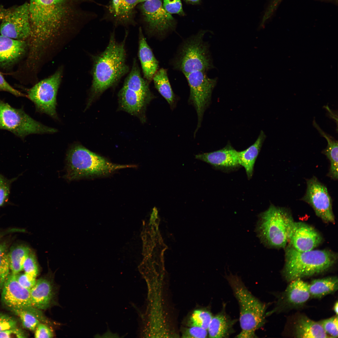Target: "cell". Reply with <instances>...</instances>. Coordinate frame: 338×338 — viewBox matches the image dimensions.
Instances as JSON below:
<instances>
[{
    "label": "cell",
    "instance_id": "obj_1",
    "mask_svg": "<svg viewBox=\"0 0 338 338\" xmlns=\"http://www.w3.org/2000/svg\"><path fill=\"white\" fill-rule=\"evenodd\" d=\"M94 0H29L30 56L38 58L51 40L95 18L84 4Z\"/></svg>",
    "mask_w": 338,
    "mask_h": 338
},
{
    "label": "cell",
    "instance_id": "obj_2",
    "mask_svg": "<svg viewBox=\"0 0 338 338\" xmlns=\"http://www.w3.org/2000/svg\"><path fill=\"white\" fill-rule=\"evenodd\" d=\"M128 32L121 42L116 40L114 31L110 34L108 44L102 52L92 56V96L100 94L112 87L129 71L126 63L125 44Z\"/></svg>",
    "mask_w": 338,
    "mask_h": 338
},
{
    "label": "cell",
    "instance_id": "obj_3",
    "mask_svg": "<svg viewBox=\"0 0 338 338\" xmlns=\"http://www.w3.org/2000/svg\"><path fill=\"white\" fill-rule=\"evenodd\" d=\"M337 258L335 253L330 250L300 252L289 245L285 250L283 274L289 282L312 276L328 270L335 264Z\"/></svg>",
    "mask_w": 338,
    "mask_h": 338
},
{
    "label": "cell",
    "instance_id": "obj_4",
    "mask_svg": "<svg viewBox=\"0 0 338 338\" xmlns=\"http://www.w3.org/2000/svg\"><path fill=\"white\" fill-rule=\"evenodd\" d=\"M226 278L239 306L242 331L236 337H257L256 330L265 322L266 305L252 294L237 275L230 274Z\"/></svg>",
    "mask_w": 338,
    "mask_h": 338
},
{
    "label": "cell",
    "instance_id": "obj_5",
    "mask_svg": "<svg viewBox=\"0 0 338 338\" xmlns=\"http://www.w3.org/2000/svg\"><path fill=\"white\" fill-rule=\"evenodd\" d=\"M294 222L287 209L271 204L259 215L256 231L266 246L284 248L288 243Z\"/></svg>",
    "mask_w": 338,
    "mask_h": 338
},
{
    "label": "cell",
    "instance_id": "obj_6",
    "mask_svg": "<svg viewBox=\"0 0 338 338\" xmlns=\"http://www.w3.org/2000/svg\"><path fill=\"white\" fill-rule=\"evenodd\" d=\"M66 178L69 180L96 176L105 175L132 165L114 164L79 144H75L66 156Z\"/></svg>",
    "mask_w": 338,
    "mask_h": 338
},
{
    "label": "cell",
    "instance_id": "obj_7",
    "mask_svg": "<svg viewBox=\"0 0 338 338\" xmlns=\"http://www.w3.org/2000/svg\"><path fill=\"white\" fill-rule=\"evenodd\" d=\"M207 31L201 30L181 44L172 61L174 69L185 75L196 71L207 72L214 68L209 45L203 40Z\"/></svg>",
    "mask_w": 338,
    "mask_h": 338
},
{
    "label": "cell",
    "instance_id": "obj_8",
    "mask_svg": "<svg viewBox=\"0 0 338 338\" xmlns=\"http://www.w3.org/2000/svg\"><path fill=\"white\" fill-rule=\"evenodd\" d=\"M149 82L142 77L136 58L125 79L118 96L121 108L133 115L141 113L152 98Z\"/></svg>",
    "mask_w": 338,
    "mask_h": 338
},
{
    "label": "cell",
    "instance_id": "obj_9",
    "mask_svg": "<svg viewBox=\"0 0 338 338\" xmlns=\"http://www.w3.org/2000/svg\"><path fill=\"white\" fill-rule=\"evenodd\" d=\"M0 130L8 131L24 138L33 134L53 133L56 129L36 121L22 109L14 108L0 99Z\"/></svg>",
    "mask_w": 338,
    "mask_h": 338
},
{
    "label": "cell",
    "instance_id": "obj_10",
    "mask_svg": "<svg viewBox=\"0 0 338 338\" xmlns=\"http://www.w3.org/2000/svg\"><path fill=\"white\" fill-rule=\"evenodd\" d=\"M62 78L61 70L35 84L28 91V98L40 112L57 118L56 96Z\"/></svg>",
    "mask_w": 338,
    "mask_h": 338
},
{
    "label": "cell",
    "instance_id": "obj_11",
    "mask_svg": "<svg viewBox=\"0 0 338 338\" xmlns=\"http://www.w3.org/2000/svg\"><path fill=\"white\" fill-rule=\"evenodd\" d=\"M206 73L196 71L184 75L190 89L189 100L195 107L197 115V125L195 134L200 126L204 113L217 81V78H210Z\"/></svg>",
    "mask_w": 338,
    "mask_h": 338
},
{
    "label": "cell",
    "instance_id": "obj_12",
    "mask_svg": "<svg viewBox=\"0 0 338 338\" xmlns=\"http://www.w3.org/2000/svg\"><path fill=\"white\" fill-rule=\"evenodd\" d=\"M141 3L139 8L149 35L162 36L174 29L175 21L164 9L161 0H148Z\"/></svg>",
    "mask_w": 338,
    "mask_h": 338
},
{
    "label": "cell",
    "instance_id": "obj_13",
    "mask_svg": "<svg viewBox=\"0 0 338 338\" xmlns=\"http://www.w3.org/2000/svg\"><path fill=\"white\" fill-rule=\"evenodd\" d=\"M31 32L28 3L9 9L3 8L0 25L1 35L24 40L30 37Z\"/></svg>",
    "mask_w": 338,
    "mask_h": 338
},
{
    "label": "cell",
    "instance_id": "obj_14",
    "mask_svg": "<svg viewBox=\"0 0 338 338\" xmlns=\"http://www.w3.org/2000/svg\"><path fill=\"white\" fill-rule=\"evenodd\" d=\"M306 183V193L301 200L308 203L323 221L334 223L332 201L326 187L315 176L307 180Z\"/></svg>",
    "mask_w": 338,
    "mask_h": 338
},
{
    "label": "cell",
    "instance_id": "obj_15",
    "mask_svg": "<svg viewBox=\"0 0 338 338\" xmlns=\"http://www.w3.org/2000/svg\"><path fill=\"white\" fill-rule=\"evenodd\" d=\"M1 292V299L3 303L11 310H31L34 307L31 304L30 290L19 284L17 279L16 274L11 273L9 274Z\"/></svg>",
    "mask_w": 338,
    "mask_h": 338
},
{
    "label": "cell",
    "instance_id": "obj_16",
    "mask_svg": "<svg viewBox=\"0 0 338 338\" xmlns=\"http://www.w3.org/2000/svg\"><path fill=\"white\" fill-rule=\"evenodd\" d=\"M322 238L316 230L301 222H294L288 243L300 252L311 250L321 243Z\"/></svg>",
    "mask_w": 338,
    "mask_h": 338
},
{
    "label": "cell",
    "instance_id": "obj_17",
    "mask_svg": "<svg viewBox=\"0 0 338 338\" xmlns=\"http://www.w3.org/2000/svg\"><path fill=\"white\" fill-rule=\"evenodd\" d=\"M195 158L210 164L216 168L223 170H233L240 166L238 151L230 145L218 150L196 155Z\"/></svg>",
    "mask_w": 338,
    "mask_h": 338
},
{
    "label": "cell",
    "instance_id": "obj_18",
    "mask_svg": "<svg viewBox=\"0 0 338 338\" xmlns=\"http://www.w3.org/2000/svg\"><path fill=\"white\" fill-rule=\"evenodd\" d=\"M138 56L144 78L149 83L158 69L159 63L147 44L141 27L139 28Z\"/></svg>",
    "mask_w": 338,
    "mask_h": 338
},
{
    "label": "cell",
    "instance_id": "obj_19",
    "mask_svg": "<svg viewBox=\"0 0 338 338\" xmlns=\"http://www.w3.org/2000/svg\"><path fill=\"white\" fill-rule=\"evenodd\" d=\"M27 47L24 40H18L0 35V66L12 64L24 54Z\"/></svg>",
    "mask_w": 338,
    "mask_h": 338
},
{
    "label": "cell",
    "instance_id": "obj_20",
    "mask_svg": "<svg viewBox=\"0 0 338 338\" xmlns=\"http://www.w3.org/2000/svg\"><path fill=\"white\" fill-rule=\"evenodd\" d=\"M290 282L283 294L282 301L290 307L303 305L310 296L309 284L301 278L296 279Z\"/></svg>",
    "mask_w": 338,
    "mask_h": 338
},
{
    "label": "cell",
    "instance_id": "obj_21",
    "mask_svg": "<svg viewBox=\"0 0 338 338\" xmlns=\"http://www.w3.org/2000/svg\"><path fill=\"white\" fill-rule=\"evenodd\" d=\"M30 295L33 306L40 310L48 308L54 296L53 286L50 281L45 278L38 279L30 290Z\"/></svg>",
    "mask_w": 338,
    "mask_h": 338
},
{
    "label": "cell",
    "instance_id": "obj_22",
    "mask_svg": "<svg viewBox=\"0 0 338 338\" xmlns=\"http://www.w3.org/2000/svg\"><path fill=\"white\" fill-rule=\"evenodd\" d=\"M265 137V135L261 131L253 145L245 150L238 151L239 163L245 168L248 179L253 175L254 163Z\"/></svg>",
    "mask_w": 338,
    "mask_h": 338
},
{
    "label": "cell",
    "instance_id": "obj_23",
    "mask_svg": "<svg viewBox=\"0 0 338 338\" xmlns=\"http://www.w3.org/2000/svg\"><path fill=\"white\" fill-rule=\"evenodd\" d=\"M235 321L222 310L213 316L207 329L209 337H228L233 332V326Z\"/></svg>",
    "mask_w": 338,
    "mask_h": 338
},
{
    "label": "cell",
    "instance_id": "obj_24",
    "mask_svg": "<svg viewBox=\"0 0 338 338\" xmlns=\"http://www.w3.org/2000/svg\"><path fill=\"white\" fill-rule=\"evenodd\" d=\"M294 334L298 338H329L319 322L305 316H301L296 321Z\"/></svg>",
    "mask_w": 338,
    "mask_h": 338
},
{
    "label": "cell",
    "instance_id": "obj_25",
    "mask_svg": "<svg viewBox=\"0 0 338 338\" xmlns=\"http://www.w3.org/2000/svg\"><path fill=\"white\" fill-rule=\"evenodd\" d=\"M140 0H120L116 12L113 17L115 26L135 25V8Z\"/></svg>",
    "mask_w": 338,
    "mask_h": 338
},
{
    "label": "cell",
    "instance_id": "obj_26",
    "mask_svg": "<svg viewBox=\"0 0 338 338\" xmlns=\"http://www.w3.org/2000/svg\"><path fill=\"white\" fill-rule=\"evenodd\" d=\"M309 286L310 296L321 298L337 290L338 278L334 276L315 279L309 284Z\"/></svg>",
    "mask_w": 338,
    "mask_h": 338
},
{
    "label": "cell",
    "instance_id": "obj_27",
    "mask_svg": "<svg viewBox=\"0 0 338 338\" xmlns=\"http://www.w3.org/2000/svg\"><path fill=\"white\" fill-rule=\"evenodd\" d=\"M155 88L171 107L175 102V96L169 81L166 69L161 68L156 72L152 79Z\"/></svg>",
    "mask_w": 338,
    "mask_h": 338
},
{
    "label": "cell",
    "instance_id": "obj_28",
    "mask_svg": "<svg viewBox=\"0 0 338 338\" xmlns=\"http://www.w3.org/2000/svg\"><path fill=\"white\" fill-rule=\"evenodd\" d=\"M31 251L27 245L19 244L12 246L8 251L10 270L16 274L23 270L24 259Z\"/></svg>",
    "mask_w": 338,
    "mask_h": 338
},
{
    "label": "cell",
    "instance_id": "obj_29",
    "mask_svg": "<svg viewBox=\"0 0 338 338\" xmlns=\"http://www.w3.org/2000/svg\"><path fill=\"white\" fill-rule=\"evenodd\" d=\"M212 317L211 313L208 310H196L191 315L188 324L190 326H197L207 330Z\"/></svg>",
    "mask_w": 338,
    "mask_h": 338
},
{
    "label": "cell",
    "instance_id": "obj_30",
    "mask_svg": "<svg viewBox=\"0 0 338 338\" xmlns=\"http://www.w3.org/2000/svg\"><path fill=\"white\" fill-rule=\"evenodd\" d=\"M322 153L329 160L330 166L328 176L332 179H338V145L326 147Z\"/></svg>",
    "mask_w": 338,
    "mask_h": 338
},
{
    "label": "cell",
    "instance_id": "obj_31",
    "mask_svg": "<svg viewBox=\"0 0 338 338\" xmlns=\"http://www.w3.org/2000/svg\"><path fill=\"white\" fill-rule=\"evenodd\" d=\"M12 310L20 318L23 326L25 328L34 330L38 325L40 320L32 313L24 309H14Z\"/></svg>",
    "mask_w": 338,
    "mask_h": 338
},
{
    "label": "cell",
    "instance_id": "obj_32",
    "mask_svg": "<svg viewBox=\"0 0 338 338\" xmlns=\"http://www.w3.org/2000/svg\"><path fill=\"white\" fill-rule=\"evenodd\" d=\"M17 177L8 179L0 174V207L8 203L12 184Z\"/></svg>",
    "mask_w": 338,
    "mask_h": 338
},
{
    "label": "cell",
    "instance_id": "obj_33",
    "mask_svg": "<svg viewBox=\"0 0 338 338\" xmlns=\"http://www.w3.org/2000/svg\"><path fill=\"white\" fill-rule=\"evenodd\" d=\"M23 270L24 273L34 278H36L38 273V267L35 256L31 251L24 261Z\"/></svg>",
    "mask_w": 338,
    "mask_h": 338
},
{
    "label": "cell",
    "instance_id": "obj_34",
    "mask_svg": "<svg viewBox=\"0 0 338 338\" xmlns=\"http://www.w3.org/2000/svg\"><path fill=\"white\" fill-rule=\"evenodd\" d=\"M319 322L328 336L329 335L331 338L338 337L337 315L323 320Z\"/></svg>",
    "mask_w": 338,
    "mask_h": 338
},
{
    "label": "cell",
    "instance_id": "obj_35",
    "mask_svg": "<svg viewBox=\"0 0 338 338\" xmlns=\"http://www.w3.org/2000/svg\"><path fill=\"white\" fill-rule=\"evenodd\" d=\"M8 246L6 241L0 242V270L7 277L10 270Z\"/></svg>",
    "mask_w": 338,
    "mask_h": 338
},
{
    "label": "cell",
    "instance_id": "obj_36",
    "mask_svg": "<svg viewBox=\"0 0 338 338\" xmlns=\"http://www.w3.org/2000/svg\"><path fill=\"white\" fill-rule=\"evenodd\" d=\"M162 5L166 11L171 14L183 15L184 14L180 0H163Z\"/></svg>",
    "mask_w": 338,
    "mask_h": 338
},
{
    "label": "cell",
    "instance_id": "obj_37",
    "mask_svg": "<svg viewBox=\"0 0 338 338\" xmlns=\"http://www.w3.org/2000/svg\"><path fill=\"white\" fill-rule=\"evenodd\" d=\"M207 330L195 326H190L183 332L182 337L183 338H205L207 335Z\"/></svg>",
    "mask_w": 338,
    "mask_h": 338
},
{
    "label": "cell",
    "instance_id": "obj_38",
    "mask_svg": "<svg viewBox=\"0 0 338 338\" xmlns=\"http://www.w3.org/2000/svg\"><path fill=\"white\" fill-rule=\"evenodd\" d=\"M17 279L19 284L23 287L29 290L34 285L36 280L35 278L31 277L25 273H19L16 274Z\"/></svg>",
    "mask_w": 338,
    "mask_h": 338
},
{
    "label": "cell",
    "instance_id": "obj_39",
    "mask_svg": "<svg viewBox=\"0 0 338 338\" xmlns=\"http://www.w3.org/2000/svg\"><path fill=\"white\" fill-rule=\"evenodd\" d=\"M17 322L9 316L0 314V332L7 329L17 327Z\"/></svg>",
    "mask_w": 338,
    "mask_h": 338
},
{
    "label": "cell",
    "instance_id": "obj_40",
    "mask_svg": "<svg viewBox=\"0 0 338 338\" xmlns=\"http://www.w3.org/2000/svg\"><path fill=\"white\" fill-rule=\"evenodd\" d=\"M35 337L37 338L52 337L54 335L51 329L46 324L40 323L35 330Z\"/></svg>",
    "mask_w": 338,
    "mask_h": 338
},
{
    "label": "cell",
    "instance_id": "obj_41",
    "mask_svg": "<svg viewBox=\"0 0 338 338\" xmlns=\"http://www.w3.org/2000/svg\"><path fill=\"white\" fill-rule=\"evenodd\" d=\"M26 335L22 330L17 327L0 332V338H25Z\"/></svg>",
    "mask_w": 338,
    "mask_h": 338
},
{
    "label": "cell",
    "instance_id": "obj_42",
    "mask_svg": "<svg viewBox=\"0 0 338 338\" xmlns=\"http://www.w3.org/2000/svg\"><path fill=\"white\" fill-rule=\"evenodd\" d=\"M0 90L8 92L17 96H25V95L12 87L6 81L0 73Z\"/></svg>",
    "mask_w": 338,
    "mask_h": 338
},
{
    "label": "cell",
    "instance_id": "obj_43",
    "mask_svg": "<svg viewBox=\"0 0 338 338\" xmlns=\"http://www.w3.org/2000/svg\"><path fill=\"white\" fill-rule=\"evenodd\" d=\"M24 232H25V230L23 229L18 228H10L5 230L0 231V239L10 233Z\"/></svg>",
    "mask_w": 338,
    "mask_h": 338
},
{
    "label": "cell",
    "instance_id": "obj_44",
    "mask_svg": "<svg viewBox=\"0 0 338 338\" xmlns=\"http://www.w3.org/2000/svg\"><path fill=\"white\" fill-rule=\"evenodd\" d=\"M120 0H112L108 7V11L112 17L116 13L117 6Z\"/></svg>",
    "mask_w": 338,
    "mask_h": 338
},
{
    "label": "cell",
    "instance_id": "obj_45",
    "mask_svg": "<svg viewBox=\"0 0 338 338\" xmlns=\"http://www.w3.org/2000/svg\"><path fill=\"white\" fill-rule=\"evenodd\" d=\"M8 277L0 270V292H1L4 283Z\"/></svg>",
    "mask_w": 338,
    "mask_h": 338
},
{
    "label": "cell",
    "instance_id": "obj_46",
    "mask_svg": "<svg viewBox=\"0 0 338 338\" xmlns=\"http://www.w3.org/2000/svg\"><path fill=\"white\" fill-rule=\"evenodd\" d=\"M282 0H272L269 5V8L272 10H274L277 8L279 3Z\"/></svg>",
    "mask_w": 338,
    "mask_h": 338
},
{
    "label": "cell",
    "instance_id": "obj_47",
    "mask_svg": "<svg viewBox=\"0 0 338 338\" xmlns=\"http://www.w3.org/2000/svg\"><path fill=\"white\" fill-rule=\"evenodd\" d=\"M187 2L193 4H197L201 0H185Z\"/></svg>",
    "mask_w": 338,
    "mask_h": 338
},
{
    "label": "cell",
    "instance_id": "obj_48",
    "mask_svg": "<svg viewBox=\"0 0 338 338\" xmlns=\"http://www.w3.org/2000/svg\"><path fill=\"white\" fill-rule=\"evenodd\" d=\"M338 302H337V301L335 303V304L334 305V310L335 313L336 314V315H337L338 313Z\"/></svg>",
    "mask_w": 338,
    "mask_h": 338
},
{
    "label": "cell",
    "instance_id": "obj_49",
    "mask_svg": "<svg viewBox=\"0 0 338 338\" xmlns=\"http://www.w3.org/2000/svg\"><path fill=\"white\" fill-rule=\"evenodd\" d=\"M3 7H0V21H1L3 17Z\"/></svg>",
    "mask_w": 338,
    "mask_h": 338
},
{
    "label": "cell",
    "instance_id": "obj_50",
    "mask_svg": "<svg viewBox=\"0 0 338 338\" xmlns=\"http://www.w3.org/2000/svg\"><path fill=\"white\" fill-rule=\"evenodd\" d=\"M148 0H140V3H143Z\"/></svg>",
    "mask_w": 338,
    "mask_h": 338
}]
</instances>
